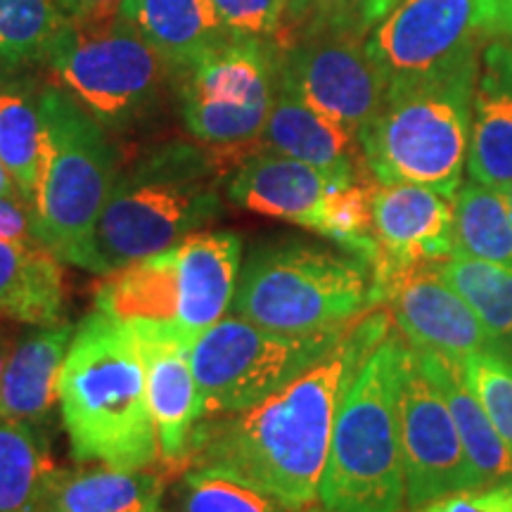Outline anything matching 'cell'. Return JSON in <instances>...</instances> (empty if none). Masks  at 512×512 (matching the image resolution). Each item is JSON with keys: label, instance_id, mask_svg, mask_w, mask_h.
I'll use <instances>...</instances> for the list:
<instances>
[{"label": "cell", "instance_id": "35", "mask_svg": "<svg viewBox=\"0 0 512 512\" xmlns=\"http://www.w3.org/2000/svg\"><path fill=\"white\" fill-rule=\"evenodd\" d=\"M292 24L290 31L313 22L354 24V27L373 29L375 22L392 10L396 0H290ZM287 31V34H290ZM287 38V36H285Z\"/></svg>", "mask_w": 512, "mask_h": 512}, {"label": "cell", "instance_id": "2", "mask_svg": "<svg viewBox=\"0 0 512 512\" xmlns=\"http://www.w3.org/2000/svg\"><path fill=\"white\" fill-rule=\"evenodd\" d=\"M60 415L76 465L159 467L143 354L133 332L98 309L76 325L64 358Z\"/></svg>", "mask_w": 512, "mask_h": 512}, {"label": "cell", "instance_id": "18", "mask_svg": "<svg viewBox=\"0 0 512 512\" xmlns=\"http://www.w3.org/2000/svg\"><path fill=\"white\" fill-rule=\"evenodd\" d=\"M256 143L259 150H271L316 166L337 183L373 178L354 133L313 110L292 91H287L283 83Z\"/></svg>", "mask_w": 512, "mask_h": 512}, {"label": "cell", "instance_id": "33", "mask_svg": "<svg viewBox=\"0 0 512 512\" xmlns=\"http://www.w3.org/2000/svg\"><path fill=\"white\" fill-rule=\"evenodd\" d=\"M458 366L512 453V361L496 349H486L458 361Z\"/></svg>", "mask_w": 512, "mask_h": 512}, {"label": "cell", "instance_id": "38", "mask_svg": "<svg viewBox=\"0 0 512 512\" xmlns=\"http://www.w3.org/2000/svg\"><path fill=\"white\" fill-rule=\"evenodd\" d=\"M67 19H98L114 15L121 0H55Z\"/></svg>", "mask_w": 512, "mask_h": 512}, {"label": "cell", "instance_id": "7", "mask_svg": "<svg viewBox=\"0 0 512 512\" xmlns=\"http://www.w3.org/2000/svg\"><path fill=\"white\" fill-rule=\"evenodd\" d=\"M406 339L392 328L339 401L330 451L318 486L323 512H403L399 384Z\"/></svg>", "mask_w": 512, "mask_h": 512}, {"label": "cell", "instance_id": "25", "mask_svg": "<svg viewBox=\"0 0 512 512\" xmlns=\"http://www.w3.org/2000/svg\"><path fill=\"white\" fill-rule=\"evenodd\" d=\"M64 318L62 261L38 242L0 240V320L55 325Z\"/></svg>", "mask_w": 512, "mask_h": 512}, {"label": "cell", "instance_id": "12", "mask_svg": "<svg viewBox=\"0 0 512 512\" xmlns=\"http://www.w3.org/2000/svg\"><path fill=\"white\" fill-rule=\"evenodd\" d=\"M368 29L313 22L280 43V83L358 138L380 110L387 81L368 53Z\"/></svg>", "mask_w": 512, "mask_h": 512}, {"label": "cell", "instance_id": "16", "mask_svg": "<svg viewBox=\"0 0 512 512\" xmlns=\"http://www.w3.org/2000/svg\"><path fill=\"white\" fill-rule=\"evenodd\" d=\"M384 306H389L396 330L413 349L434 351L451 361L494 349V339L484 330L482 320L439 278L434 266L401 278Z\"/></svg>", "mask_w": 512, "mask_h": 512}, {"label": "cell", "instance_id": "42", "mask_svg": "<svg viewBox=\"0 0 512 512\" xmlns=\"http://www.w3.org/2000/svg\"><path fill=\"white\" fill-rule=\"evenodd\" d=\"M505 41L512 43V12H510V19H508V29H505Z\"/></svg>", "mask_w": 512, "mask_h": 512}, {"label": "cell", "instance_id": "24", "mask_svg": "<svg viewBox=\"0 0 512 512\" xmlns=\"http://www.w3.org/2000/svg\"><path fill=\"white\" fill-rule=\"evenodd\" d=\"M117 15L150 43L171 74L230 38L211 0H121Z\"/></svg>", "mask_w": 512, "mask_h": 512}, {"label": "cell", "instance_id": "10", "mask_svg": "<svg viewBox=\"0 0 512 512\" xmlns=\"http://www.w3.org/2000/svg\"><path fill=\"white\" fill-rule=\"evenodd\" d=\"M280 88L275 43L228 38L174 74V100L185 131L209 147L256 143Z\"/></svg>", "mask_w": 512, "mask_h": 512}, {"label": "cell", "instance_id": "1", "mask_svg": "<svg viewBox=\"0 0 512 512\" xmlns=\"http://www.w3.org/2000/svg\"><path fill=\"white\" fill-rule=\"evenodd\" d=\"M392 323L387 309H373L271 399L249 411L202 420L185 470L221 472L292 510L316 505L344 389L392 332Z\"/></svg>", "mask_w": 512, "mask_h": 512}, {"label": "cell", "instance_id": "27", "mask_svg": "<svg viewBox=\"0 0 512 512\" xmlns=\"http://www.w3.org/2000/svg\"><path fill=\"white\" fill-rule=\"evenodd\" d=\"M41 83L36 74L0 79V162L31 207L41 174Z\"/></svg>", "mask_w": 512, "mask_h": 512}, {"label": "cell", "instance_id": "17", "mask_svg": "<svg viewBox=\"0 0 512 512\" xmlns=\"http://www.w3.org/2000/svg\"><path fill=\"white\" fill-rule=\"evenodd\" d=\"M95 309L133 332L136 342H181V283L176 249L102 275ZM185 349V347H183Z\"/></svg>", "mask_w": 512, "mask_h": 512}, {"label": "cell", "instance_id": "13", "mask_svg": "<svg viewBox=\"0 0 512 512\" xmlns=\"http://www.w3.org/2000/svg\"><path fill=\"white\" fill-rule=\"evenodd\" d=\"M399 427L406 470V508H418L456 491L477 489L444 394L413 347H408L403 356Z\"/></svg>", "mask_w": 512, "mask_h": 512}, {"label": "cell", "instance_id": "19", "mask_svg": "<svg viewBox=\"0 0 512 512\" xmlns=\"http://www.w3.org/2000/svg\"><path fill=\"white\" fill-rule=\"evenodd\" d=\"M181 283V342L195 339L228 316L242 266V238L233 230L195 233L174 245Z\"/></svg>", "mask_w": 512, "mask_h": 512}, {"label": "cell", "instance_id": "31", "mask_svg": "<svg viewBox=\"0 0 512 512\" xmlns=\"http://www.w3.org/2000/svg\"><path fill=\"white\" fill-rule=\"evenodd\" d=\"M439 278L456 290L482 320L494 347L512 332V266L453 254L441 261Z\"/></svg>", "mask_w": 512, "mask_h": 512}, {"label": "cell", "instance_id": "29", "mask_svg": "<svg viewBox=\"0 0 512 512\" xmlns=\"http://www.w3.org/2000/svg\"><path fill=\"white\" fill-rule=\"evenodd\" d=\"M53 470L48 425L0 420V512H36Z\"/></svg>", "mask_w": 512, "mask_h": 512}, {"label": "cell", "instance_id": "30", "mask_svg": "<svg viewBox=\"0 0 512 512\" xmlns=\"http://www.w3.org/2000/svg\"><path fill=\"white\" fill-rule=\"evenodd\" d=\"M64 19L55 0H0V79L46 67Z\"/></svg>", "mask_w": 512, "mask_h": 512}, {"label": "cell", "instance_id": "14", "mask_svg": "<svg viewBox=\"0 0 512 512\" xmlns=\"http://www.w3.org/2000/svg\"><path fill=\"white\" fill-rule=\"evenodd\" d=\"M373 230L377 261L373 266L380 306L401 278L418 268L437 266L456 254L453 200L413 183H375Z\"/></svg>", "mask_w": 512, "mask_h": 512}, {"label": "cell", "instance_id": "6", "mask_svg": "<svg viewBox=\"0 0 512 512\" xmlns=\"http://www.w3.org/2000/svg\"><path fill=\"white\" fill-rule=\"evenodd\" d=\"M41 119L38 238L62 264L102 275L98 226L121 169L117 143L55 81L41 83Z\"/></svg>", "mask_w": 512, "mask_h": 512}, {"label": "cell", "instance_id": "23", "mask_svg": "<svg viewBox=\"0 0 512 512\" xmlns=\"http://www.w3.org/2000/svg\"><path fill=\"white\" fill-rule=\"evenodd\" d=\"M166 486L169 475L157 467H55L43 484L36 512H162Z\"/></svg>", "mask_w": 512, "mask_h": 512}, {"label": "cell", "instance_id": "15", "mask_svg": "<svg viewBox=\"0 0 512 512\" xmlns=\"http://www.w3.org/2000/svg\"><path fill=\"white\" fill-rule=\"evenodd\" d=\"M339 185L316 166L256 150L226 176V200L254 214L271 216L323 235L332 195Z\"/></svg>", "mask_w": 512, "mask_h": 512}, {"label": "cell", "instance_id": "22", "mask_svg": "<svg viewBox=\"0 0 512 512\" xmlns=\"http://www.w3.org/2000/svg\"><path fill=\"white\" fill-rule=\"evenodd\" d=\"M145 363L147 399L155 418L159 465L174 475L185 470L192 439L204 420V399L188 349L171 342H138Z\"/></svg>", "mask_w": 512, "mask_h": 512}, {"label": "cell", "instance_id": "21", "mask_svg": "<svg viewBox=\"0 0 512 512\" xmlns=\"http://www.w3.org/2000/svg\"><path fill=\"white\" fill-rule=\"evenodd\" d=\"M76 325H31L15 339L0 373V420L48 425L60 406V377Z\"/></svg>", "mask_w": 512, "mask_h": 512}, {"label": "cell", "instance_id": "8", "mask_svg": "<svg viewBox=\"0 0 512 512\" xmlns=\"http://www.w3.org/2000/svg\"><path fill=\"white\" fill-rule=\"evenodd\" d=\"M46 69L62 91L98 119L112 136L150 126L174 74L150 43L117 12L98 19H64Z\"/></svg>", "mask_w": 512, "mask_h": 512}, {"label": "cell", "instance_id": "32", "mask_svg": "<svg viewBox=\"0 0 512 512\" xmlns=\"http://www.w3.org/2000/svg\"><path fill=\"white\" fill-rule=\"evenodd\" d=\"M292 510L254 486L211 470H188L166 486L162 512H309Z\"/></svg>", "mask_w": 512, "mask_h": 512}, {"label": "cell", "instance_id": "4", "mask_svg": "<svg viewBox=\"0 0 512 512\" xmlns=\"http://www.w3.org/2000/svg\"><path fill=\"white\" fill-rule=\"evenodd\" d=\"M479 55L420 79L389 83L358 136L377 183L425 185L453 200L465 181Z\"/></svg>", "mask_w": 512, "mask_h": 512}, {"label": "cell", "instance_id": "36", "mask_svg": "<svg viewBox=\"0 0 512 512\" xmlns=\"http://www.w3.org/2000/svg\"><path fill=\"white\" fill-rule=\"evenodd\" d=\"M403 512H512V482L456 491Z\"/></svg>", "mask_w": 512, "mask_h": 512}, {"label": "cell", "instance_id": "11", "mask_svg": "<svg viewBox=\"0 0 512 512\" xmlns=\"http://www.w3.org/2000/svg\"><path fill=\"white\" fill-rule=\"evenodd\" d=\"M512 0H396L368 34V53L384 81L441 72L505 36Z\"/></svg>", "mask_w": 512, "mask_h": 512}, {"label": "cell", "instance_id": "3", "mask_svg": "<svg viewBox=\"0 0 512 512\" xmlns=\"http://www.w3.org/2000/svg\"><path fill=\"white\" fill-rule=\"evenodd\" d=\"M226 169L209 145L164 140L121 166L98 226L102 275L166 252L226 214Z\"/></svg>", "mask_w": 512, "mask_h": 512}, {"label": "cell", "instance_id": "41", "mask_svg": "<svg viewBox=\"0 0 512 512\" xmlns=\"http://www.w3.org/2000/svg\"><path fill=\"white\" fill-rule=\"evenodd\" d=\"M494 349L498 351V354H503L505 358H508V361H512V332L503 339V342H498Z\"/></svg>", "mask_w": 512, "mask_h": 512}, {"label": "cell", "instance_id": "9", "mask_svg": "<svg viewBox=\"0 0 512 512\" xmlns=\"http://www.w3.org/2000/svg\"><path fill=\"white\" fill-rule=\"evenodd\" d=\"M347 328L287 335L233 313L223 316L188 351L207 411L204 420L249 411L271 399L328 354Z\"/></svg>", "mask_w": 512, "mask_h": 512}, {"label": "cell", "instance_id": "28", "mask_svg": "<svg viewBox=\"0 0 512 512\" xmlns=\"http://www.w3.org/2000/svg\"><path fill=\"white\" fill-rule=\"evenodd\" d=\"M456 254L512 266V211L505 190L467 178L453 197Z\"/></svg>", "mask_w": 512, "mask_h": 512}, {"label": "cell", "instance_id": "40", "mask_svg": "<svg viewBox=\"0 0 512 512\" xmlns=\"http://www.w3.org/2000/svg\"><path fill=\"white\" fill-rule=\"evenodd\" d=\"M12 344H15V337H12L10 332L0 330V373H3L5 361H8V356H10V351H12Z\"/></svg>", "mask_w": 512, "mask_h": 512}, {"label": "cell", "instance_id": "26", "mask_svg": "<svg viewBox=\"0 0 512 512\" xmlns=\"http://www.w3.org/2000/svg\"><path fill=\"white\" fill-rule=\"evenodd\" d=\"M415 351H418L422 366L444 394L460 441H463L467 463H470L472 475H475L477 489L512 482V453L503 444V439L498 437L494 422L486 415L482 401L477 399L470 384L465 382L458 361L434 354V351Z\"/></svg>", "mask_w": 512, "mask_h": 512}, {"label": "cell", "instance_id": "39", "mask_svg": "<svg viewBox=\"0 0 512 512\" xmlns=\"http://www.w3.org/2000/svg\"><path fill=\"white\" fill-rule=\"evenodd\" d=\"M0 197H24L3 162H0Z\"/></svg>", "mask_w": 512, "mask_h": 512}, {"label": "cell", "instance_id": "43", "mask_svg": "<svg viewBox=\"0 0 512 512\" xmlns=\"http://www.w3.org/2000/svg\"><path fill=\"white\" fill-rule=\"evenodd\" d=\"M505 195H508V202H510V211H512V185L508 190H505Z\"/></svg>", "mask_w": 512, "mask_h": 512}, {"label": "cell", "instance_id": "44", "mask_svg": "<svg viewBox=\"0 0 512 512\" xmlns=\"http://www.w3.org/2000/svg\"><path fill=\"white\" fill-rule=\"evenodd\" d=\"M309 512H323V510H320V508H318V503H316V505H311V510H309Z\"/></svg>", "mask_w": 512, "mask_h": 512}, {"label": "cell", "instance_id": "37", "mask_svg": "<svg viewBox=\"0 0 512 512\" xmlns=\"http://www.w3.org/2000/svg\"><path fill=\"white\" fill-rule=\"evenodd\" d=\"M0 240L38 242L34 207L24 197H0Z\"/></svg>", "mask_w": 512, "mask_h": 512}, {"label": "cell", "instance_id": "5", "mask_svg": "<svg viewBox=\"0 0 512 512\" xmlns=\"http://www.w3.org/2000/svg\"><path fill=\"white\" fill-rule=\"evenodd\" d=\"M380 309L373 266L337 245L299 238L256 242L240 266L230 313L259 328L313 335Z\"/></svg>", "mask_w": 512, "mask_h": 512}, {"label": "cell", "instance_id": "34", "mask_svg": "<svg viewBox=\"0 0 512 512\" xmlns=\"http://www.w3.org/2000/svg\"><path fill=\"white\" fill-rule=\"evenodd\" d=\"M230 38L280 43L292 24L290 0H211Z\"/></svg>", "mask_w": 512, "mask_h": 512}, {"label": "cell", "instance_id": "20", "mask_svg": "<svg viewBox=\"0 0 512 512\" xmlns=\"http://www.w3.org/2000/svg\"><path fill=\"white\" fill-rule=\"evenodd\" d=\"M467 176L498 190L512 185V43L505 38L479 53Z\"/></svg>", "mask_w": 512, "mask_h": 512}]
</instances>
